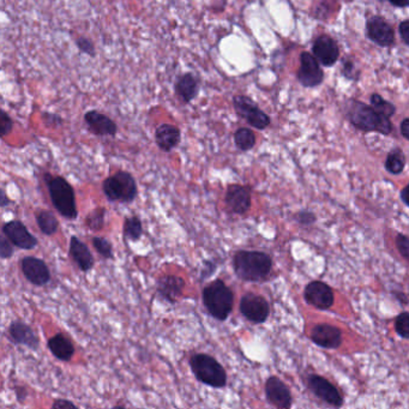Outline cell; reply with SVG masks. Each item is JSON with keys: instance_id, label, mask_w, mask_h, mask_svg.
Here are the masks:
<instances>
[{"instance_id": "cell-1", "label": "cell", "mask_w": 409, "mask_h": 409, "mask_svg": "<svg viewBox=\"0 0 409 409\" xmlns=\"http://www.w3.org/2000/svg\"><path fill=\"white\" fill-rule=\"evenodd\" d=\"M272 261L267 253L240 250L233 256V269L240 280L259 282L272 272Z\"/></svg>"}, {"instance_id": "cell-2", "label": "cell", "mask_w": 409, "mask_h": 409, "mask_svg": "<svg viewBox=\"0 0 409 409\" xmlns=\"http://www.w3.org/2000/svg\"><path fill=\"white\" fill-rule=\"evenodd\" d=\"M202 301L209 316L225 322L233 311L235 295L225 281L217 279L203 288Z\"/></svg>"}, {"instance_id": "cell-3", "label": "cell", "mask_w": 409, "mask_h": 409, "mask_svg": "<svg viewBox=\"0 0 409 409\" xmlns=\"http://www.w3.org/2000/svg\"><path fill=\"white\" fill-rule=\"evenodd\" d=\"M45 183L51 197V202L55 210L68 220H76L79 210L76 204V193L72 185L64 177L45 173Z\"/></svg>"}, {"instance_id": "cell-4", "label": "cell", "mask_w": 409, "mask_h": 409, "mask_svg": "<svg viewBox=\"0 0 409 409\" xmlns=\"http://www.w3.org/2000/svg\"><path fill=\"white\" fill-rule=\"evenodd\" d=\"M347 113L350 123L357 129L363 131H376L383 134H389L392 130L389 118L381 114L375 107H370L363 102L350 101V106L347 107Z\"/></svg>"}, {"instance_id": "cell-5", "label": "cell", "mask_w": 409, "mask_h": 409, "mask_svg": "<svg viewBox=\"0 0 409 409\" xmlns=\"http://www.w3.org/2000/svg\"><path fill=\"white\" fill-rule=\"evenodd\" d=\"M190 368L198 382L215 389L227 386V373L222 365L212 355L197 353L189 360Z\"/></svg>"}, {"instance_id": "cell-6", "label": "cell", "mask_w": 409, "mask_h": 409, "mask_svg": "<svg viewBox=\"0 0 409 409\" xmlns=\"http://www.w3.org/2000/svg\"><path fill=\"white\" fill-rule=\"evenodd\" d=\"M102 191L110 202L132 203L138 194L137 181L129 172L119 170L103 180Z\"/></svg>"}, {"instance_id": "cell-7", "label": "cell", "mask_w": 409, "mask_h": 409, "mask_svg": "<svg viewBox=\"0 0 409 409\" xmlns=\"http://www.w3.org/2000/svg\"><path fill=\"white\" fill-rule=\"evenodd\" d=\"M233 106H235L237 114L248 123L250 126L255 129H267L270 124V118L267 113H264L259 107L256 105L251 97L245 95H235L233 97Z\"/></svg>"}, {"instance_id": "cell-8", "label": "cell", "mask_w": 409, "mask_h": 409, "mask_svg": "<svg viewBox=\"0 0 409 409\" xmlns=\"http://www.w3.org/2000/svg\"><path fill=\"white\" fill-rule=\"evenodd\" d=\"M240 313L250 322L261 324L267 321L270 308L267 300L255 293H246L241 297L239 303Z\"/></svg>"}, {"instance_id": "cell-9", "label": "cell", "mask_w": 409, "mask_h": 409, "mask_svg": "<svg viewBox=\"0 0 409 409\" xmlns=\"http://www.w3.org/2000/svg\"><path fill=\"white\" fill-rule=\"evenodd\" d=\"M1 230L12 245L21 250H32L39 244V240L27 230V227L21 221H8L5 222Z\"/></svg>"}, {"instance_id": "cell-10", "label": "cell", "mask_w": 409, "mask_h": 409, "mask_svg": "<svg viewBox=\"0 0 409 409\" xmlns=\"http://www.w3.org/2000/svg\"><path fill=\"white\" fill-rule=\"evenodd\" d=\"M225 202L230 212L245 215L251 208V190L244 185H230L226 191Z\"/></svg>"}, {"instance_id": "cell-11", "label": "cell", "mask_w": 409, "mask_h": 409, "mask_svg": "<svg viewBox=\"0 0 409 409\" xmlns=\"http://www.w3.org/2000/svg\"><path fill=\"white\" fill-rule=\"evenodd\" d=\"M21 270L32 285L43 287L51 281V272L46 263L37 257H24L21 261Z\"/></svg>"}, {"instance_id": "cell-12", "label": "cell", "mask_w": 409, "mask_h": 409, "mask_svg": "<svg viewBox=\"0 0 409 409\" xmlns=\"http://www.w3.org/2000/svg\"><path fill=\"white\" fill-rule=\"evenodd\" d=\"M323 77L324 74L318 64L316 57L308 52H303V54L300 55V68L298 71L299 82L303 87H316L322 83Z\"/></svg>"}, {"instance_id": "cell-13", "label": "cell", "mask_w": 409, "mask_h": 409, "mask_svg": "<svg viewBox=\"0 0 409 409\" xmlns=\"http://www.w3.org/2000/svg\"><path fill=\"white\" fill-rule=\"evenodd\" d=\"M184 279L178 275H162L157 282V295L167 303H175L185 290Z\"/></svg>"}, {"instance_id": "cell-14", "label": "cell", "mask_w": 409, "mask_h": 409, "mask_svg": "<svg viewBox=\"0 0 409 409\" xmlns=\"http://www.w3.org/2000/svg\"><path fill=\"white\" fill-rule=\"evenodd\" d=\"M9 336L14 345L26 346L32 350L40 348V339L30 326L21 319H16L10 324Z\"/></svg>"}, {"instance_id": "cell-15", "label": "cell", "mask_w": 409, "mask_h": 409, "mask_svg": "<svg viewBox=\"0 0 409 409\" xmlns=\"http://www.w3.org/2000/svg\"><path fill=\"white\" fill-rule=\"evenodd\" d=\"M84 121L87 125L88 130L92 134L103 137V136H110L114 137L118 132V126L110 117L106 114H102L97 110H89L84 114Z\"/></svg>"}, {"instance_id": "cell-16", "label": "cell", "mask_w": 409, "mask_h": 409, "mask_svg": "<svg viewBox=\"0 0 409 409\" xmlns=\"http://www.w3.org/2000/svg\"><path fill=\"white\" fill-rule=\"evenodd\" d=\"M305 298L315 308L327 310L334 303V295L329 286L321 281H313L305 290Z\"/></svg>"}, {"instance_id": "cell-17", "label": "cell", "mask_w": 409, "mask_h": 409, "mask_svg": "<svg viewBox=\"0 0 409 409\" xmlns=\"http://www.w3.org/2000/svg\"><path fill=\"white\" fill-rule=\"evenodd\" d=\"M267 400L277 408H290L292 406V395L288 388L280 378H268L266 383Z\"/></svg>"}, {"instance_id": "cell-18", "label": "cell", "mask_w": 409, "mask_h": 409, "mask_svg": "<svg viewBox=\"0 0 409 409\" xmlns=\"http://www.w3.org/2000/svg\"><path fill=\"white\" fill-rule=\"evenodd\" d=\"M366 29H368V37L379 46L388 47L394 43L395 40L394 30L382 17L375 16L372 19H368Z\"/></svg>"}, {"instance_id": "cell-19", "label": "cell", "mask_w": 409, "mask_h": 409, "mask_svg": "<svg viewBox=\"0 0 409 409\" xmlns=\"http://www.w3.org/2000/svg\"><path fill=\"white\" fill-rule=\"evenodd\" d=\"M308 386L321 400L327 402L329 405L341 407L343 403L340 392L336 390L335 386H331L326 378L321 376H311L308 378Z\"/></svg>"}, {"instance_id": "cell-20", "label": "cell", "mask_w": 409, "mask_h": 409, "mask_svg": "<svg viewBox=\"0 0 409 409\" xmlns=\"http://www.w3.org/2000/svg\"><path fill=\"white\" fill-rule=\"evenodd\" d=\"M313 54L316 57V59L319 63H322L324 66H331L339 59L340 51L336 42L331 37L323 35L318 37L316 42L313 43Z\"/></svg>"}, {"instance_id": "cell-21", "label": "cell", "mask_w": 409, "mask_h": 409, "mask_svg": "<svg viewBox=\"0 0 409 409\" xmlns=\"http://www.w3.org/2000/svg\"><path fill=\"white\" fill-rule=\"evenodd\" d=\"M69 252L70 256L77 264L81 272H88L94 268V264H95L94 256L87 245L84 244L82 240L79 239L76 235H72L70 239Z\"/></svg>"}, {"instance_id": "cell-22", "label": "cell", "mask_w": 409, "mask_h": 409, "mask_svg": "<svg viewBox=\"0 0 409 409\" xmlns=\"http://www.w3.org/2000/svg\"><path fill=\"white\" fill-rule=\"evenodd\" d=\"M311 339L316 345L321 346L323 348H337L342 342L341 331L337 328L328 324H321L313 328L311 332Z\"/></svg>"}, {"instance_id": "cell-23", "label": "cell", "mask_w": 409, "mask_h": 409, "mask_svg": "<svg viewBox=\"0 0 409 409\" xmlns=\"http://www.w3.org/2000/svg\"><path fill=\"white\" fill-rule=\"evenodd\" d=\"M180 141H181V132L174 125L161 124L157 126L155 131V142L162 152H172L173 149L178 147Z\"/></svg>"}, {"instance_id": "cell-24", "label": "cell", "mask_w": 409, "mask_h": 409, "mask_svg": "<svg viewBox=\"0 0 409 409\" xmlns=\"http://www.w3.org/2000/svg\"><path fill=\"white\" fill-rule=\"evenodd\" d=\"M198 92H199V83L197 79L190 72L181 74L175 82V94L179 97L180 101L185 105L192 101L193 99L197 97Z\"/></svg>"}, {"instance_id": "cell-25", "label": "cell", "mask_w": 409, "mask_h": 409, "mask_svg": "<svg viewBox=\"0 0 409 409\" xmlns=\"http://www.w3.org/2000/svg\"><path fill=\"white\" fill-rule=\"evenodd\" d=\"M47 347H48V350H51L53 357L60 361L69 363L70 360L74 358V346L63 334H57L51 337L50 340L47 341Z\"/></svg>"}, {"instance_id": "cell-26", "label": "cell", "mask_w": 409, "mask_h": 409, "mask_svg": "<svg viewBox=\"0 0 409 409\" xmlns=\"http://www.w3.org/2000/svg\"><path fill=\"white\" fill-rule=\"evenodd\" d=\"M35 220L37 226L42 232V235L51 237L54 235L59 230V221L55 217L54 214L48 210L40 209L35 212Z\"/></svg>"}, {"instance_id": "cell-27", "label": "cell", "mask_w": 409, "mask_h": 409, "mask_svg": "<svg viewBox=\"0 0 409 409\" xmlns=\"http://www.w3.org/2000/svg\"><path fill=\"white\" fill-rule=\"evenodd\" d=\"M123 233H124L125 239L131 240V241H138L142 238L143 225L142 221L139 217H129L124 220L123 226Z\"/></svg>"}, {"instance_id": "cell-28", "label": "cell", "mask_w": 409, "mask_h": 409, "mask_svg": "<svg viewBox=\"0 0 409 409\" xmlns=\"http://www.w3.org/2000/svg\"><path fill=\"white\" fill-rule=\"evenodd\" d=\"M235 143L237 148L241 152H248L256 144V136L253 134L252 130L240 128L235 131Z\"/></svg>"}, {"instance_id": "cell-29", "label": "cell", "mask_w": 409, "mask_h": 409, "mask_svg": "<svg viewBox=\"0 0 409 409\" xmlns=\"http://www.w3.org/2000/svg\"><path fill=\"white\" fill-rule=\"evenodd\" d=\"M106 208H95L92 212H89L86 217V226L92 232H99L103 230L106 222Z\"/></svg>"}, {"instance_id": "cell-30", "label": "cell", "mask_w": 409, "mask_h": 409, "mask_svg": "<svg viewBox=\"0 0 409 409\" xmlns=\"http://www.w3.org/2000/svg\"><path fill=\"white\" fill-rule=\"evenodd\" d=\"M406 160L403 152L401 150H394L386 157V167L392 174H399L405 168Z\"/></svg>"}, {"instance_id": "cell-31", "label": "cell", "mask_w": 409, "mask_h": 409, "mask_svg": "<svg viewBox=\"0 0 409 409\" xmlns=\"http://www.w3.org/2000/svg\"><path fill=\"white\" fill-rule=\"evenodd\" d=\"M92 246L97 250V252L105 259H113V246L110 241L103 237H94L92 239Z\"/></svg>"}, {"instance_id": "cell-32", "label": "cell", "mask_w": 409, "mask_h": 409, "mask_svg": "<svg viewBox=\"0 0 409 409\" xmlns=\"http://www.w3.org/2000/svg\"><path fill=\"white\" fill-rule=\"evenodd\" d=\"M371 103L381 114L384 115L386 118H390L391 115L395 113V106L390 102L386 101L381 95L373 94L371 97Z\"/></svg>"}, {"instance_id": "cell-33", "label": "cell", "mask_w": 409, "mask_h": 409, "mask_svg": "<svg viewBox=\"0 0 409 409\" xmlns=\"http://www.w3.org/2000/svg\"><path fill=\"white\" fill-rule=\"evenodd\" d=\"M396 332L399 335L409 339V313H401L399 317L396 318L395 323Z\"/></svg>"}, {"instance_id": "cell-34", "label": "cell", "mask_w": 409, "mask_h": 409, "mask_svg": "<svg viewBox=\"0 0 409 409\" xmlns=\"http://www.w3.org/2000/svg\"><path fill=\"white\" fill-rule=\"evenodd\" d=\"M76 46L79 47V51L84 53V54L90 55V57H95L97 51H95V46L89 39L84 37H79L76 40Z\"/></svg>"}, {"instance_id": "cell-35", "label": "cell", "mask_w": 409, "mask_h": 409, "mask_svg": "<svg viewBox=\"0 0 409 409\" xmlns=\"http://www.w3.org/2000/svg\"><path fill=\"white\" fill-rule=\"evenodd\" d=\"M14 129V121L5 110H1V117H0V134L1 137H5Z\"/></svg>"}, {"instance_id": "cell-36", "label": "cell", "mask_w": 409, "mask_h": 409, "mask_svg": "<svg viewBox=\"0 0 409 409\" xmlns=\"http://www.w3.org/2000/svg\"><path fill=\"white\" fill-rule=\"evenodd\" d=\"M11 244L12 243L5 235L1 237V240H0V257H1V259H8V258L12 257L14 248Z\"/></svg>"}, {"instance_id": "cell-37", "label": "cell", "mask_w": 409, "mask_h": 409, "mask_svg": "<svg viewBox=\"0 0 409 409\" xmlns=\"http://www.w3.org/2000/svg\"><path fill=\"white\" fill-rule=\"evenodd\" d=\"M42 120L46 125L47 128H59L63 125V119L58 114H53V113H42Z\"/></svg>"}, {"instance_id": "cell-38", "label": "cell", "mask_w": 409, "mask_h": 409, "mask_svg": "<svg viewBox=\"0 0 409 409\" xmlns=\"http://www.w3.org/2000/svg\"><path fill=\"white\" fill-rule=\"evenodd\" d=\"M396 244H397V248L400 251L401 255L403 257L409 261V239L407 237L403 235H397V239H396Z\"/></svg>"}, {"instance_id": "cell-39", "label": "cell", "mask_w": 409, "mask_h": 409, "mask_svg": "<svg viewBox=\"0 0 409 409\" xmlns=\"http://www.w3.org/2000/svg\"><path fill=\"white\" fill-rule=\"evenodd\" d=\"M217 270V264L212 262V261H206L204 266H203L202 272H201V279L202 280H207L212 274Z\"/></svg>"}, {"instance_id": "cell-40", "label": "cell", "mask_w": 409, "mask_h": 409, "mask_svg": "<svg viewBox=\"0 0 409 409\" xmlns=\"http://www.w3.org/2000/svg\"><path fill=\"white\" fill-rule=\"evenodd\" d=\"M68 407L77 408V406L72 401L65 400V399H58V400H54V402L52 403V408L53 409L68 408Z\"/></svg>"}, {"instance_id": "cell-41", "label": "cell", "mask_w": 409, "mask_h": 409, "mask_svg": "<svg viewBox=\"0 0 409 409\" xmlns=\"http://www.w3.org/2000/svg\"><path fill=\"white\" fill-rule=\"evenodd\" d=\"M400 35L402 40L409 46V21H405L400 24Z\"/></svg>"}, {"instance_id": "cell-42", "label": "cell", "mask_w": 409, "mask_h": 409, "mask_svg": "<svg viewBox=\"0 0 409 409\" xmlns=\"http://www.w3.org/2000/svg\"><path fill=\"white\" fill-rule=\"evenodd\" d=\"M14 394H16V399L19 402H24V400L28 397L27 389L23 386H17L16 390H14Z\"/></svg>"}, {"instance_id": "cell-43", "label": "cell", "mask_w": 409, "mask_h": 409, "mask_svg": "<svg viewBox=\"0 0 409 409\" xmlns=\"http://www.w3.org/2000/svg\"><path fill=\"white\" fill-rule=\"evenodd\" d=\"M353 71H355L353 64L350 61L346 63L345 68H343V74H345L346 77H348L350 79H355V74H353Z\"/></svg>"}, {"instance_id": "cell-44", "label": "cell", "mask_w": 409, "mask_h": 409, "mask_svg": "<svg viewBox=\"0 0 409 409\" xmlns=\"http://www.w3.org/2000/svg\"><path fill=\"white\" fill-rule=\"evenodd\" d=\"M401 132L403 134V137L407 138L409 141V119H405L402 121Z\"/></svg>"}, {"instance_id": "cell-45", "label": "cell", "mask_w": 409, "mask_h": 409, "mask_svg": "<svg viewBox=\"0 0 409 409\" xmlns=\"http://www.w3.org/2000/svg\"><path fill=\"white\" fill-rule=\"evenodd\" d=\"M299 219L303 223H311L313 221V215L311 212H301Z\"/></svg>"}, {"instance_id": "cell-46", "label": "cell", "mask_w": 409, "mask_h": 409, "mask_svg": "<svg viewBox=\"0 0 409 409\" xmlns=\"http://www.w3.org/2000/svg\"><path fill=\"white\" fill-rule=\"evenodd\" d=\"M11 201H10L8 196H6V192H5V190H1V203H0V207L1 208H6L9 206Z\"/></svg>"}, {"instance_id": "cell-47", "label": "cell", "mask_w": 409, "mask_h": 409, "mask_svg": "<svg viewBox=\"0 0 409 409\" xmlns=\"http://www.w3.org/2000/svg\"><path fill=\"white\" fill-rule=\"evenodd\" d=\"M389 1L391 4L399 6V8H405L409 5V0H389Z\"/></svg>"}, {"instance_id": "cell-48", "label": "cell", "mask_w": 409, "mask_h": 409, "mask_svg": "<svg viewBox=\"0 0 409 409\" xmlns=\"http://www.w3.org/2000/svg\"><path fill=\"white\" fill-rule=\"evenodd\" d=\"M401 197L403 199V202H405L407 206H409V184L407 185L405 189H403V191L401 192Z\"/></svg>"}]
</instances>
